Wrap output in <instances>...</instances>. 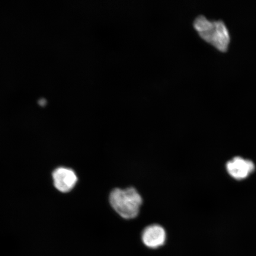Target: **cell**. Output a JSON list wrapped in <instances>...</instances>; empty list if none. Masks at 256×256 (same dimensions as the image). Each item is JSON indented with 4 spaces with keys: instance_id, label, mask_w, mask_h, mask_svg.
<instances>
[{
    "instance_id": "obj_5",
    "label": "cell",
    "mask_w": 256,
    "mask_h": 256,
    "mask_svg": "<svg viewBox=\"0 0 256 256\" xmlns=\"http://www.w3.org/2000/svg\"><path fill=\"white\" fill-rule=\"evenodd\" d=\"M142 240L144 244L149 248L161 247L166 242L165 230L156 224L147 226L142 232Z\"/></svg>"
},
{
    "instance_id": "obj_1",
    "label": "cell",
    "mask_w": 256,
    "mask_h": 256,
    "mask_svg": "<svg viewBox=\"0 0 256 256\" xmlns=\"http://www.w3.org/2000/svg\"><path fill=\"white\" fill-rule=\"evenodd\" d=\"M110 202L112 208L124 219L135 218L142 204V198L133 187L126 190L114 188L110 194Z\"/></svg>"
},
{
    "instance_id": "obj_4",
    "label": "cell",
    "mask_w": 256,
    "mask_h": 256,
    "mask_svg": "<svg viewBox=\"0 0 256 256\" xmlns=\"http://www.w3.org/2000/svg\"><path fill=\"white\" fill-rule=\"evenodd\" d=\"M53 178L56 188L63 193L71 191L78 180L72 170L64 168L56 169L53 174Z\"/></svg>"
},
{
    "instance_id": "obj_2",
    "label": "cell",
    "mask_w": 256,
    "mask_h": 256,
    "mask_svg": "<svg viewBox=\"0 0 256 256\" xmlns=\"http://www.w3.org/2000/svg\"><path fill=\"white\" fill-rule=\"evenodd\" d=\"M194 27L204 40L218 50L226 52L228 50L230 37L228 30L222 22H210L200 16L194 20Z\"/></svg>"
},
{
    "instance_id": "obj_6",
    "label": "cell",
    "mask_w": 256,
    "mask_h": 256,
    "mask_svg": "<svg viewBox=\"0 0 256 256\" xmlns=\"http://www.w3.org/2000/svg\"><path fill=\"white\" fill-rule=\"evenodd\" d=\"M39 104L42 106H44V105H46V99H40L39 101Z\"/></svg>"
},
{
    "instance_id": "obj_3",
    "label": "cell",
    "mask_w": 256,
    "mask_h": 256,
    "mask_svg": "<svg viewBox=\"0 0 256 256\" xmlns=\"http://www.w3.org/2000/svg\"><path fill=\"white\" fill-rule=\"evenodd\" d=\"M255 164L252 160L242 156H235L226 162L227 172L232 178L236 180L247 178L255 170Z\"/></svg>"
}]
</instances>
